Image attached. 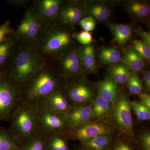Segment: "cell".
Instances as JSON below:
<instances>
[{
	"mask_svg": "<svg viewBox=\"0 0 150 150\" xmlns=\"http://www.w3.org/2000/svg\"><path fill=\"white\" fill-rule=\"evenodd\" d=\"M10 120L9 130L21 146L40 131L38 105L21 100L15 108Z\"/></svg>",
	"mask_w": 150,
	"mask_h": 150,
	"instance_id": "obj_1",
	"label": "cell"
},
{
	"mask_svg": "<svg viewBox=\"0 0 150 150\" xmlns=\"http://www.w3.org/2000/svg\"><path fill=\"white\" fill-rule=\"evenodd\" d=\"M59 86L56 75L52 71L43 68L22 88L21 100L39 105L51 94L59 90Z\"/></svg>",
	"mask_w": 150,
	"mask_h": 150,
	"instance_id": "obj_2",
	"label": "cell"
},
{
	"mask_svg": "<svg viewBox=\"0 0 150 150\" xmlns=\"http://www.w3.org/2000/svg\"><path fill=\"white\" fill-rule=\"evenodd\" d=\"M43 68L41 58L37 51L26 47L21 49L16 54L8 76L13 83L21 90Z\"/></svg>",
	"mask_w": 150,
	"mask_h": 150,
	"instance_id": "obj_3",
	"label": "cell"
},
{
	"mask_svg": "<svg viewBox=\"0 0 150 150\" xmlns=\"http://www.w3.org/2000/svg\"><path fill=\"white\" fill-rule=\"evenodd\" d=\"M21 100V90L11 81L8 74H0V121L10 119L16 105Z\"/></svg>",
	"mask_w": 150,
	"mask_h": 150,
	"instance_id": "obj_4",
	"label": "cell"
},
{
	"mask_svg": "<svg viewBox=\"0 0 150 150\" xmlns=\"http://www.w3.org/2000/svg\"><path fill=\"white\" fill-rule=\"evenodd\" d=\"M39 108V130L47 135L64 134L68 131L64 116L47 110L40 105Z\"/></svg>",
	"mask_w": 150,
	"mask_h": 150,
	"instance_id": "obj_5",
	"label": "cell"
},
{
	"mask_svg": "<svg viewBox=\"0 0 150 150\" xmlns=\"http://www.w3.org/2000/svg\"><path fill=\"white\" fill-rule=\"evenodd\" d=\"M44 35L40 42V49L44 54L57 53L67 47L71 42L70 34L64 30H48Z\"/></svg>",
	"mask_w": 150,
	"mask_h": 150,
	"instance_id": "obj_6",
	"label": "cell"
},
{
	"mask_svg": "<svg viewBox=\"0 0 150 150\" xmlns=\"http://www.w3.org/2000/svg\"><path fill=\"white\" fill-rule=\"evenodd\" d=\"M111 128L103 123H87L72 131L63 134L67 139L79 140L81 142L90 139L101 135H110Z\"/></svg>",
	"mask_w": 150,
	"mask_h": 150,
	"instance_id": "obj_7",
	"label": "cell"
},
{
	"mask_svg": "<svg viewBox=\"0 0 150 150\" xmlns=\"http://www.w3.org/2000/svg\"><path fill=\"white\" fill-rule=\"evenodd\" d=\"M117 100L113 115L115 123L122 131L130 134L133 129L131 104L124 93L120 94Z\"/></svg>",
	"mask_w": 150,
	"mask_h": 150,
	"instance_id": "obj_8",
	"label": "cell"
},
{
	"mask_svg": "<svg viewBox=\"0 0 150 150\" xmlns=\"http://www.w3.org/2000/svg\"><path fill=\"white\" fill-rule=\"evenodd\" d=\"M92 105L91 104L72 105L64 116L68 131H72L88 123L92 118Z\"/></svg>",
	"mask_w": 150,
	"mask_h": 150,
	"instance_id": "obj_9",
	"label": "cell"
},
{
	"mask_svg": "<svg viewBox=\"0 0 150 150\" xmlns=\"http://www.w3.org/2000/svg\"><path fill=\"white\" fill-rule=\"evenodd\" d=\"M40 30V24L35 14L28 11L25 15L17 29V34L28 42H33L37 38Z\"/></svg>",
	"mask_w": 150,
	"mask_h": 150,
	"instance_id": "obj_10",
	"label": "cell"
},
{
	"mask_svg": "<svg viewBox=\"0 0 150 150\" xmlns=\"http://www.w3.org/2000/svg\"><path fill=\"white\" fill-rule=\"evenodd\" d=\"M39 105L52 112L64 115L69 110L72 105L66 94L59 90L51 94Z\"/></svg>",
	"mask_w": 150,
	"mask_h": 150,
	"instance_id": "obj_11",
	"label": "cell"
},
{
	"mask_svg": "<svg viewBox=\"0 0 150 150\" xmlns=\"http://www.w3.org/2000/svg\"><path fill=\"white\" fill-rule=\"evenodd\" d=\"M92 91L88 86L83 83H74L67 88L66 96L72 105L83 104L91 99Z\"/></svg>",
	"mask_w": 150,
	"mask_h": 150,
	"instance_id": "obj_12",
	"label": "cell"
},
{
	"mask_svg": "<svg viewBox=\"0 0 150 150\" xmlns=\"http://www.w3.org/2000/svg\"><path fill=\"white\" fill-rule=\"evenodd\" d=\"M117 84L110 77H106L98 84V95L110 104L116 102L118 98Z\"/></svg>",
	"mask_w": 150,
	"mask_h": 150,
	"instance_id": "obj_13",
	"label": "cell"
},
{
	"mask_svg": "<svg viewBox=\"0 0 150 150\" xmlns=\"http://www.w3.org/2000/svg\"><path fill=\"white\" fill-rule=\"evenodd\" d=\"M61 2L58 0H42L38 2L36 8L41 18L51 20L56 16L60 8Z\"/></svg>",
	"mask_w": 150,
	"mask_h": 150,
	"instance_id": "obj_14",
	"label": "cell"
},
{
	"mask_svg": "<svg viewBox=\"0 0 150 150\" xmlns=\"http://www.w3.org/2000/svg\"><path fill=\"white\" fill-rule=\"evenodd\" d=\"M81 63L79 52L72 51L65 55L62 62L64 73L67 76H73L79 72Z\"/></svg>",
	"mask_w": 150,
	"mask_h": 150,
	"instance_id": "obj_15",
	"label": "cell"
},
{
	"mask_svg": "<svg viewBox=\"0 0 150 150\" xmlns=\"http://www.w3.org/2000/svg\"><path fill=\"white\" fill-rule=\"evenodd\" d=\"M121 61L134 72L140 71L145 66L144 59L133 48H129L125 51Z\"/></svg>",
	"mask_w": 150,
	"mask_h": 150,
	"instance_id": "obj_16",
	"label": "cell"
},
{
	"mask_svg": "<svg viewBox=\"0 0 150 150\" xmlns=\"http://www.w3.org/2000/svg\"><path fill=\"white\" fill-rule=\"evenodd\" d=\"M112 139L110 135H101L81 142V143L84 149L107 150Z\"/></svg>",
	"mask_w": 150,
	"mask_h": 150,
	"instance_id": "obj_17",
	"label": "cell"
},
{
	"mask_svg": "<svg viewBox=\"0 0 150 150\" xmlns=\"http://www.w3.org/2000/svg\"><path fill=\"white\" fill-rule=\"evenodd\" d=\"M48 135L40 131L21 145V150H47Z\"/></svg>",
	"mask_w": 150,
	"mask_h": 150,
	"instance_id": "obj_18",
	"label": "cell"
},
{
	"mask_svg": "<svg viewBox=\"0 0 150 150\" xmlns=\"http://www.w3.org/2000/svg\"><path fill=\"white\" fill-rule=\"evenodd\" d=\"M110 77L116 83L123 84L127 83L130 77V70L123 64H114L108 68Z\"/></svg>",
	"mask_w": 150,
	"mask_h": 150,
	"instance_id": "obj_19",
	"label": "cell"
},
{
	"mask_svg": "<svg viewBox=\"0 0 150 150\" xmlns=\"http://www.w3.org/2000/svg\"><path fill=\"white\" fill-rule=\"evenodd\" d=\"M109 27L114 39L119 46H124L131 37V30L129 25L110 24L109 25Z\"/></svg>",
	"mask_w": 150,
	"mask_h": 150,
	"instance_id": "obj_20",
	"label": "cell"
},
{
	"mask_svg": "<svg viewBox=\"0 0 150 150\" xmlns=\"http://www.w3.org/2000/svg\"><path fill=\"white\" fill-rule=\"evenodd\" d=\"M81 64L88 71H95L96 64L93 46L90 44L83 47L79 52Z\"/></svg>",
	"mask_w": 150,
	"mask_h": 150,
	"instance_id": "obj_21",
	"label": "cell"
},
{
	"mask_svg": "<svg viewBox=\"0 0 150 150\" xmlns=\"http://www.w3.org/2000/svg\"><path fill=\"white\" fill-rule=\"evenodd\" d=\"M21 148L9 129L0 127V150H21Z\"/></svg>",
	"mask_w": 150,
	"mask_h": 150,
	"instance_id": "obj_22",
	"label": "cell"
},
{
	"mask_svg": "<svg viewBox=\"0 0 150 150\" xmlns=\"http://www.w3.org/2000/svg\"><path fill=\"white\" fill-rule=\"evenodd\" d=\"M82 16V11L81 9L75 6L66 7L61 13L62 21L67 24H75L79 22Z\"/></svg>",
	"mask_w": 150,
	"mask_h": 150,
	"instance_id": "obj_23",
	"label": "cell"
},
{
	"mask_svg": "<svg viewBox=\"0 0 150 150\" xmlns=\"http://www.w3.org/2000/svg\"><path fill=\"white\" fill-rule=\"evenodd\" d=\"M98 56L100 62L104 64H114L121 61V58L120 52L112 47L101 48Z\"/></svg>",
	"mask_w": 150,
	"mask_h": 150,
	"instance_id": "obj_24",
	"label": "cell"
},
{
	"mask_svg": "<svg viewBox=\"0 0 150 150\" xmlns=\"http://www.w3.org/2000/svg\"><path fill=\"white\" fill-rule=\"evenodd\" d=\"M110 109V104L102 97L98 96L92 108V118L98 119L106 115Z\"/></svg>",
	"mask_w": 150,
	"mask_h": 150,
	"instance_id": "obj_25",
	"label": "cell"
},
{
	"mask_svg": "<svg viewBox=\"0 0 150 150\" xmlns=\"http://www.w3.org/2000/svg\"><path fill=\"white\" fill-rule=\"evenodd\" d=\"M66 137L62 134L48 135L47 150H70Z\"/></svg>",
	"mask_w": 150,
	"mask_h": 150,
	"instance_id": "obj_26",
	"label": "cell"
},
{
	"mask_svg": "<svg viewBox=\"0 0 150 150\" xmlns=\"http://www.w3.org/2000/svg\"><path fill=\"white\" fill-rule=\"evenodd\" d=\"M87 13L94 19L98 21L106 20L110 15L109 8L103 4H95L88 8Z\"/></svg>",
	"mask_w": 150,
	"mask_h": 150,
	"instance_id": "obj_27",
	"label": "cell"
},
{
	"mask_svg": "<svg viewBox=\"0 0 150 150\" xmlns=\"http://www.w3.org/2000/svg\"><path fill=\"white\" fill-rule=\"evenodd\" d=\"M129 12L139 17L148 16L150 12V6L148 4L140 2H134L128 7Z\"/></svg>",
	"mask_w": 150,
	"mask_h": 150,
	"instance_id": "obj_28",
	"label": "cell"
},
{
	"mask_svg": "<svg viewBox=\"0 0 150 150\" xmlns=\"http://www.w3.org/2000/svg\"><path fill=\"white\" fill-rule=\"evenodd\" d=\"M131 105L138 120L147 121L150 118V109L137 101L131 102Z\"/></svg>",
	"mask_w": 150,
	"mask_h": 150,
	"instance_id": "obj_29",
	"label": "cell"
},
{
	"mask_svg": "<svg viewBox=\"0 0 150 150\" xmlns=\"http://www.w3.org/2000/svg\"><path fill=\"white\" fill-rule=\"evenodd\" d=\"M127 83L130 93L133 95H139L142 93L143 85L136 73H131Z\"/></svg>",
	"mask_w": 150,
	"mask_h": 150,
	"instance_id": "obj_30",
	"label": "cell"
},
{
	"mask_svg": "<svg viewBox=\"0 0 150 150\" xmlns=\"http://www.w3.org/2000/svg\"><path fill=\"white\" fill-rule=\"evenodd\" d=\"M14 46V41L7 39L0 43V67L5 63Z\"/></svg>",
	"mask_w": 150,
	"mask_h": 150,
	"instance_id": "obj_31",
	"label": "cell"
},
{
	"mask_svg": "<svg viewBox=\"0 0 150 150\" xmlns=\"http://www.w3.org/2000/svg\"><path fill=\"white\" fill-rule=\"evenodd\" d=\"M133 49L143 59L149 60L150 58V47L140 40H134L133 43Z\"/></svg>",
	"mask_w": 150,
	"mask_h": 150,
	"instance_id": "obj_32",
	"label": "cell"
},
{
	"mask_svg": "<svg viewBox=\"0 0 150 150\" xmlns=\"http://www.w3.org/2000/svg\"><path fill=\"white\" fill-rule=\"evenodd\" d=\"M73 37L81 44L85 46L91 44L93 41L92 34L91 33L85 30L74 33L73 35Z\"/></svg>",
	"mask_w": 150,
	"mask_h": 150,
	"instance_id": "obj_33",
	"label": "cell"
},
{
	"mask_svg": "<svg viewBox=\"0 0 150 150\" xmlns=\"http://www.w3.org/2000/svg\"><path fill=\"white\" fill-rule=\"evenodd\" d=\"M79 24L84 30L89 32L93 30L96 26L95 19L90 16L81 20L79 22Z\"/></svg>",
	"mask_w": 150,
	"mask_h": 150,
	"instance_id": "obj_34",
	"label": "cell"
},
{
	"mask_svg": "<svg viewBox=\"0 0 150 150\" xmlns=\"http://www.w3.org/2000/svg\"><path fill=\"white\" fill-rule=\"evenodd\" d=\"M12 32L10 22L6 21L4 24L0 25V43L7 40L6 36Z\"/></svg>",
	"mask_w": 150,
	"mask_h": 150,
	"instance_id": "obj_35",
	"label": "cell"
},
{
	"mask_svg": "<svg viewBox=\"0 0 150 150\" xmlns=\"http://www.w3.org/2000/svg\"><path fill=\"white\" fill-rule=\"evenodd\" d=\"M139 142L143 150H150V134L149 132L143 133L140 137Z\"/></svg>",
	"mask_w": 150,
	"mask_h": 150,
	"instance_id": "obj_36",
	"label": "cell"
},
{
	"mask_svg": "<svg viewBox=\"0 0 150 150\" xmlns=\"http://www.w3.org/2000/svg\"><path fill=\"white\" fill-rule=\"evenodd\" d=\"M137 32L138 35L142 38V40L144 41V43L150 47V34L149 33L144 31L141 28H139L137 30Z\"/></svg>",
	"mask_w": 150,
	"mask_h": 150,
	"instance_id": "obj_37",
	"label": "cell"
},
{
	"mask_svg": "<svg viewBox=\"0 0 150 150\" xmlns=\"http://www.w3.org/2000/svg\"><path fill=\"white\" fill-rule=\"evenodd\" d=\"M139 97L140 103L150 109V96L149 95L145 93H140Z\"/></svg>",
	"mask_w": 150,
	"mask_h": 150,
	"instance_id": "obj_38",
	"label": "cell"
},
{
	"mask_svg": "<svg viewBox=\"0 0 150 150\" xmlns=\"http://www.w3.org/2000/svg\"><path fill=\"white\" fill-rule=\"evenodd\" d=\"M112 150H134L133 148L125 142H120L118 143Z\"/></svg>",
	"mask_w": 150,
	"mask_h": 150,
	"instance_id": "obj_39",
	"label": "cell"
},
{
	"mask_svg": "<svg viewBox=\"0 0 150 150\" xmlns=\"http://www.w3.org/2000/svg\"><path fill=\"white\" fill-rule=\"evenodd\" d=\"M143 80L146 89L147 91L150 89V72L147 71L145 73L143 77Z\"/></svg>",
	"mask_w": 150,
	"mask_h": 150,
	"instance_id": "obj_40",
	"label": "cell"
},
{
	"mask_svg": "<svg viewBox=\"0 0 150 150\" xmlns=\"http://www.w3.org/2000/svg\"><path fill=\"white\" fill-rule=\"evenodd\" d=\"M81 150H86V149H81Z\"/></svg>",
	"mask_w": 150,
	"mask_h": 150,
	"instance_id": "obj_41",
	"label": "cell"
}]
</instances>
